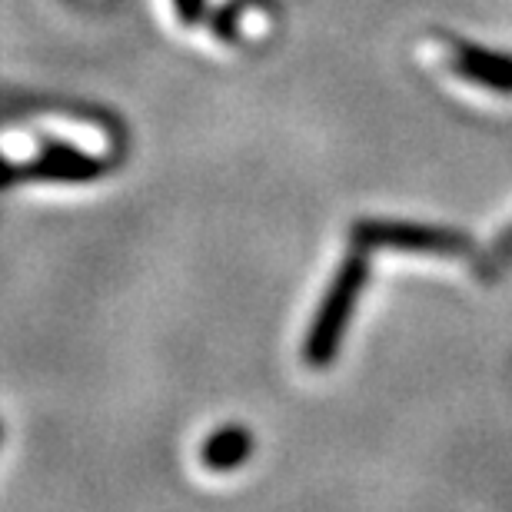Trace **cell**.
Instances as JSON below:
<instances>
[{"mask_svg": "<svg viewBox=\"0 0 512 512\" xmlns=\"http://www.w3.org/2000/svg\"><path fill=\"white\" fill-rule=\"evenodd\" d=\"M366 276H370L366 250L350 253L340 263V270H336L330 290H326L320 310L313 316L310 333H306V343H303V360L316 366V370L336 360V350H340L343 333H346V326H350V316L366 286Z\"/></svg>", "mask_w": 512, "mask_h": 512, "instance_id": "1", "label": "cell"}, {"mask_svg": "<svg viewBox=\"0 0 512 512\" xmlns=\"http://www.w3.org/2000/svg\"><path fill=\"white\" fill-rule=\"evenodd\" d=\"M250 449H253V439L247 429L230 426L207 439V446H203V463L210 469H233L247 459Z\"/></svg>", "mask_w": 512, "mask_h": 512, "instance_id": "4", "label": "cell"}, {"mask_svg": "<svg viewBox=\"0 0 512 512\" xmlns=\"http://www.w3.org/2000/svg\"><path fill=\"white\" fill-rule=\"evenodd\" d=\"M443 50L446 67L456 77L496 90V94H512V54H499V50L469 44V40L459 37H443Z\"/></svg>", "mask_w": 512, "mask_h": 512, "instance_id": "3", "label": "cell"}, {"mask_svg": "<svg viewBox=\"0 0 512 512\" xmlns=\"http://www.w3.org/2000/svg\"><path fill=\"white\" fill-rule=\"evenodd\" d=\"M509 266H512V223L493 240V247L476 260V273H479V280H496Z\"/></svg>", "mask_w": 512, "mask_h": 512, "instance_id": "5", "label": "cell"}, {"mask_svg": "<svg viewBox=\"0 0 512 512\" xmlns=\"http://www.w3.org/2000/svg\"><path fill=\"white\" fill-rule=\"evenodd\" d=\"M353 243L360 250H396L423 256H466L473 253V237L453 227H423V223L366 220L353 227Z\"/></svg>", "mask_w": 512, "mask_h": 512, "instance_id": "2", "label": "cell"}, {"mask_svg": "<svg viewBox=\"0 0 512 512\" xmlns=\"http://www.w3.org/2000/svg\"><path fill=\"white\" fill-rule=\"evenodd\" d=\"M173 4H177L180 20H187V24H193L203 14V0H173Z\"/></svg>", "mask_w": 512, "mask_h": 512, "instance_id": "6", "label": "cell"}]
</instances>
